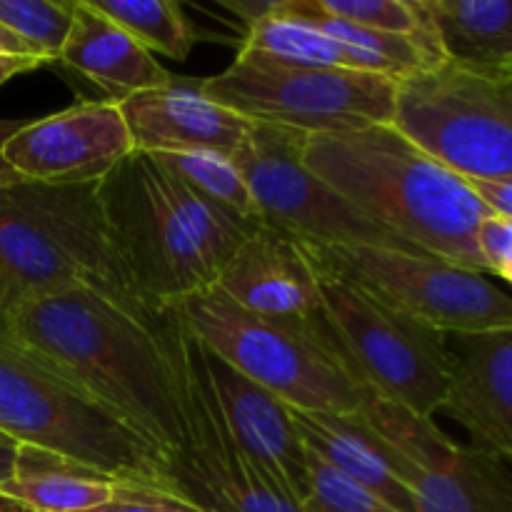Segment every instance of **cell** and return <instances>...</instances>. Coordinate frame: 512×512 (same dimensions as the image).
Listing matches in <instances>:
<instances>
[{
    "label": "cell",
    "instance_id": "obj_4",
    "mask_svg": "<svg viewBox=\"0 0 512 512\" xmlns=\"http://www.w3.org/2000/svg\"><path fill=\"white\" fill-rule=\"evenodd\" d=\"M75 285L140 303L110 240L98 183L0 185V313Z\"/></svg>",
    "mask_w": 512,
    "mask_h": 512
},
{
    "label": "cell",
    "instance_id": "obj_27",
    "mask_svg": "<svg viewBox=\"0 0 512 512\" xmlns=\"http://www.w3.org/2000/svg\"><path fill=\"white\" fill-rule=\"evenodd\" d=\"M308 450V448H305ZM303 512H398L368 488L345 478L308 450V493Z\"/></svg>",
    "mask_w": 512,
    "mask_h": 512
},
{
    "label": "cell",
    "instance_id": "obj_13",
    "mask_svg": "<svg viewBox=\"0 0 512 512\" xmlns=\"http://www.w3.org/2000/svg\"><path fill=\"white\" fill-rule=\"evenodd\" d=\"M128 153L133 145L113 100H85L18 125L0 148L13 175L45 185L98 183Z\"/></svg>",
    "mask_w": 512,
    "mask_h": 512
},
{
    "label": "cell",
    "instance_id": "obj_34",
    "mask_svg": "<svg viewBox=\"0 0 512 512\" xmlns=\"http://www.w3.org/2000/svg\"><path fill=\"white\" fill-rule=\"evenodd\" d=\"M15 128H18V123H13V120H0V148H3V143L8 140V135L13 133ZM15 180L20 178L18 175H13V170L3 163V155H0V185L15 183Z\"/></svg>",
    "mask_w": 512,
    "mask_h": 512
},
{
    "label": "cell",
    "instance_id": "obj_19",
    "mask_svg": "<svg viewBox=\"0 0 512 512\" xmlns=\"http://www.w3.org/2000/svg\"><path fill=\"white\" fill-rule=\"evenodd\" d=\"M290 413L300 440L310 453L383 498L398 512H418L413 493L360 413L330 415L295 408H290Z\"/></svg>",
    "mask_w": 512,
    "mask_h": 512
},
{
    "label": "cell",
    "instance_id": "obj_18",
    "mask_svg": "<svg viewBox=\"0 0 512 512\" xmlns=\"http://www.w3.org/2000/svg\"><path fill=\"white\" fill-rule=\"evenodd\" d=\"M58 63L100 85L113 103L133 93L163 88L173 80L148 48L100 13L90 0H75L73 28Z\"/></svg>",
    "mask_w": 512,
    "mask_h": 512
},
{
    "label": "cell",
    "instance_id": "obj_12",
    "mask_svg": "<svg viewBox=\"0 0 512 512\" xmlns=\"http://www.w3.org/2000/svg\"><path fill=\"white\" fill-rule=\"evenodd\" d=\"M360 418L413 493L418 512H512V465L450 440L433 418L370 398Z\"/></svg>",
    "mask_w": 512,
    "mask_h": 512
},
{
    "label": "cell",
    "instance_id": "obj_26",
    "mask_svg": "<svg viewBox=\"0 0 512 512\" xmlns=\"http://www.w3.org/2000/svg\"><path fill=\"white\" fill-rule=\"evenodd\" d=\"M73 13L75 0H0V25L45 63L60 60Z\"/></svg>",
    "mask_w": 512,
    "mask_h": 512
},
{
    "label": "cell",
    "instance_id": "obj_2",
    "mask_svg": "<svg viewBox=\"0 0 512 512\" xmlns=\"http://www.w3.org/2000/svg\"><path fill=\"white\" fill-rule=\"evenodd\" d=\"M303 163L405 250L488 275L478 230L495 213L395 125L308 135Z\"/></svg>",
    "mask_w": 512,
    "mask_h": 512
},
{
    "label": "cell",
    "instance_id": "obj_37",
    "mask_svg": "<svg viewBox=\"0 0 512 512\" xmlns=\"http://www.w3.org/2000/svg\"><path fill=\"white\" fill-rule=\"evenodd\" d=\"M0 440H8V438H5V435H0Z\"/></svg>",
    "mask_w": 512,
    "mask_h": 512
},
{
    "label": "cell",
    "instance_id": "obj_24",
    "mask_svg": "<svg viewBox=\"0 0 512 512\" xmlns=\"http://www.w3.org/2000/svg\"><path fill=\"white\" fill-rule=\"evenodd\" d=\"M100 13L133 35L150 53L183 63L195 45V30L173 0H90Z\"/></svg>",
    "mask_w": 512,
    "mask_h": 512
},
{
    "label": "cell",
    "instance_id": "obj_14",
    "mask_svg": "<svg viewBox=\"0 0 512 512\" xmlns=\"http://www.w3.org/2000/svg\"><path fill=\"white\" fill-rule=\"evenodd\" d=\"M448 413L473 448L512 465V330L448 333Z\"/></svg>",
    "mask_w": 512,
    "mask_h": 512
},
{
    "label": "cell",
    "instance_id": "obj_29",
    "mask_svg": "<svg viewBox=\"0 0 512 512\" xmlns=\"http://www.w3.org/2000/svg\"><path fill=\"white\" fill-rule=\"evenodd\" d=\"M478 250L485 270L512 283V220L490 215L478 230Z\"/></svg>",
    "mask_w": 512,
    "mask_h": 512
},
{
    "label": "cell",
    "instance_id": "obj_6",
    "mask_svg": "<svg viewBox=\"0 0 512 512\" xmlns=\"http://www.w3.org/2000/svg\"><path fill=\"white\" fill-rule=\"evenodd\" d=\"M0 435L95 470L123 488L168 495L165 460L110 410L0 333Z\"/></svg>",
    "mask_w": 512,
    "mask_h": 512
},
{
    "label": "cell",
    "instance_id": "obj_11",
    "mask_svg": "<svg viewBox=\"0 0 512 512\" xmlns=\"http://www.w3.org/2000/svg\"><path fill=\"white\" fill-rule=\"evenodd\" d=\"M305 140L308 135L298 130L250 123L240 148L230 155L248 183L260 220L313 245L403 248L305 168Z\"/></svg>",
    "mask_w": 512,
    "mask_h": 512
},
{
    "label": "cell",
    "instance_id": "obj_10",
    "mask_svg": "<svg viewBox=\"0 0 512 512\" xmlns=\"http://www.w3.org/2000/svg\"><path fill=\"white\" fill-rule=\"evenodd\" d=\"M305 245L323 270L438 333L512 330V295L485 273L395 245Z\"/></svg>",
    "mask_w": 512,
    "mask_h": 512
},
{
    "label": "cell",
    "instance_id": "obj_17",
    "mask_svg": "<svg viewBox=\"0 0 512 512\" xmlns=\"http://www.w3.org/2000/svg\"><path fill=\"white\" fill-rule=\"evenodd\" d=\"M133 150L150 155L215 150L233 155L250 130V120L205 98L200 83L170 80L118 100Z\"/></svg>",
    "mask_w": 512,
    "mask_h": 512
},
{
    "label": "cell",
    "instance_id": "obj_35",
    "mask_svg": "<svg viewBox=\"0 0 512 512\" xmlns=\"http://www.w3.org/2000/svg\"><path fill=\"white\" fill-rule=\"evenodd\" d=\"M0 53H5V55H30L28 50L23 48V43H20L15 35H10L8 30L3 28V25H0ZM33 58H35V55H33ZM43 63H45V60H43Z\"/></svg>",
    "mask_w": 512,
    "mask_h": 512
},
{
    "label": "cell",
    "instance_id": "obj_23",
    "mask_svg": "<svg viewBox=\"0 0 512 512\" xmlns=\"http://www.w3.org/2000/svg\"><path fill=\"white\" fill-rule=\"evenodd\" d=\"M240 50L290 68H348L338 45L298 13L293 0H275L270 13L250 25Z\"/></svg>",
    "mask_w": 512,
    "mask_h": 512
},
{
    "label": "cell",
    "instance_id": "obj_25",
    "mask_svg": "<svg viewBox=\"0 0 512 512\" xmlns=\"http://www.w3.org/2000/svg\"><path fill=\"white\" fill-rule=\"evenodd\" d=\"M155 158L195 190L213 198L215 203L225 205L243 218L263 223L248 183L230 155L215 153V150H190V153H163Z\"/></svg>",
    "mask_w": 512,
    "mask_h": 512
},
{
    "label": "cell",
    "instance_id": "obj_22",
    "mask_svg": "<svg viewBox=\"0 0 512 512\" xmlns=\"http://www.w3.org/2000/svg\"><path fill=\"white\" fill-rule=\"evenodd\" d=\"M293 5L298 13L308 15L338 45L340 53L348 60L350 70L403 80L408 75L440 68V65L448 63L433 28L425 35L380 33V30L363 28V25L348 23V20L323 13L318 8V0H293Z\"/></svg>",
    "mask_w": 512,
    "mask_h": 512
},
{
    "label": "cell",
    "instance_id": "obj_32",
    "mask_svg": "<svg viewBox=\"0 0 512 512\" xmlns=\"http://www.w3.org/2000/svg\"><path fill=\"white\" fill-rule=\"evenodd\" d=\"M40 65H48V63H43L40 58H33V55L0 53V85H5L10 78H15V75L30 73V70L40 68Z\"/></svg>",
    "mask_w": 512,
    "mask_h": 512
},
{
    "label": "cell",
    "instance_id": "obj_8",
    "mask_svg": "<svg viewBox=\"0 0 512 512\" xmlns=\"http://www.w3.org/2000/svg\"><path fill=\"white\" fill-rule=\"evenodd\" d=\"M395 83L348 68H290L240 50L223 73L200 80V90L250 123L323 135L393 125Z\"/></svg>",
    "mask_w": 512,
    "mask_h": 512
},
{
    "label": "cell",
    "instance_id": "obj_28",
    "mask_svg": "<svg viewBox=\"0 0 512 512\" xmlns=\"http://www.w3.org/2000/svg\"><path fill=\"white\" fill-rule=\"evenodd\" d=\"M318 8L333 18L395 35H425L428 18L418 0H318Z\"/></svg>",
    "mask_w": 512,
    "mask_h": 512
},
{
    "label": "cell",
    "instance_id": "obj_16",
    "mask_svg": "<svg viewBox=\"0 0 512 512\" xmlns=\"http://www.w3.org/2000/svg\"><path fill=\"white\" fill-rule=\"evenodd\" d=\"M200 340V338H198ZM200 363L218 408L240 448L303 505L308 493V450L293 423L290 405L275 398L263 385L205 348L200 340Z\"/></svg>",
    "mask_w": 512,
    "mask_h": 512
},
{
    "label": "cell",
    "instance_id": "obj_33",
    "mask_svg": "<svg viewBox=\"0 0 512 512\" xmlns=\"http://www.w3.org/2000/svg\"><path fill=\"white\" fill-rule=\"evenodd\" d=\"M15 458H18V443H13V440H0V485L13 478Z\"/></svg>",
    "mask_w": 512,
    "mask_h": 512
},
{
    "label": "cell",
    "instance_id": "obj_31",
    "mask_svg": "<svg viewBox=\"0 0 512 512\" xmlns=\"http://www.w3.org/2000/svg\"><path fill=\"white\" fill-rule=\"evenodd\" d=\"M475 193L495 215L512 220V178L510 180H468Z\"/></svg>",
    "mask_w": 512,
    "mask_h": 512
},
{
    "label": "cell",
    "instance_id": "obj_30",
    "mask_svg": "<svg viewBox=\"0 0 512 512\" xmlns=\"http://www.w3.org/2000/svg\"><path fill=\"white\" fill-rule=\"evenodd\" d=\"M90 512H200L180 500L168 498V495L150 493L140 488H123L120 485L118 495L103 508H95Z\"/></svg>",
    "mask_w": 512,
    "mask_h": 512
},
{
    "label": "cell",
    "instance_id": "obj_5",
    "mask_svg": "<svg viewBox=\"0 0 512 512\" xmlns=\"http://www.w3.org/2000/svg\"><path fill=\"white\" fill-rule=\"evenodd\" d=\"M170 308L205 348L290 408L355 415L373 398L338 350L325 318L320 323L263 318L215 283Z\"/></svg>",
    "mask_w": 512,
    "mask_h": 512
},
{
    "label": "cell",
    "instance_id": "obj_20",
    "mask_svg": "<svg viewBox=\"0 0 512 512\" xmlns=\"http://www.w3.org/2000/svg\"><path fill=\"white\" fill-rule=\"evenodd\" d=\"M445 60L512 73V0H418Z\"/></svg>",
    "mask_w": 512,
    "mask_h": 512
},
{
    "label": "cell",
    "instance_id": "obj_3",
    "mask_svg": "<svg viewBox=\"0 0 512 512\" xmlns=\"http://www.w3.org/2000/svg\"><path fill=\"white\" fill-rule=\"evenodd\" d=\"M98 198L110 240L140 303L163 310L218 280L235 250L263 223L195 190L155 155H125Z\"/></svg>",
    "mask_w": 512,
    "mask_h": 512
},
{
    "label": "cell",
    "instance_id": "obj_1",
    "mask_svg": "<svg viewBox=\"0 0 512 512\" xmlns=\"http://www.w3.org/2000/svg\"><path fill=\"white\" fill-rule=\"evenodd\" d=\"M0 333L73 380L165 465L185 453L188 428L158 310L75 285L0 313Z\"/></svg>",
    "mask_w": 512,
    "mask_h": 512
},
{
    "label": "cell",
    "instance_id": "obj_21",
    "mask_svg": "<svg viewBox=\"0 0 512 512\" xmlns=\"http://www.w3.org/2000/svg\"><path fill=\"white\" fill-rule=\"evenodd\" d=\"M120 485L95 470L33 445H18L13 478L0 495L30 512H90L118 495Z\"/></svg>",
    "mask_w": 512,
    "mask_h": 512
},
{
    "label": "cell",
    "instance_id": "obj_9",
    "mask_svg": "<svg viewBox=\"0 0 512 512\" xmlns=\"http://www.w3.org/2000/svg\"><path fill=\"white\" fill-rule=\"evenodd\" d=\"M318 270L325 325L360 383L373 398L435 418L448 398L445 335L395 313L320 265Z\"/></svg>",
    "mask_w": 512,
    "mask_h": 512
},
{
    "label": "cell",
    "instance_id": "obj_36",
    "mask_svg": "<svg viewBox=\"0 0 512 512\" xmlns=\"http://www.w3.org/2000/svg\"><path fill=\"white\" fill-rule=\"evenodd\" d=\"M0 512H30V510H25L20 503H15V500L0 495Z\"/></svg>",
    "mask_w": 512,
    "mask_h": 512
},
{
    "label": "cell",
    "instance_id": "obj_7",
    "mask_svg": "<svg viewBox=\"0 0 512 512\" xmlns=\"http://www.w3.org/2000/svg\"><path fill=\"white\" fill-rule=\"evenodd\" d=\"M393 125L465 180L512 178V75L445 63L395 83Z\"/></svg>",
    "mask_w": 512,
    "mask_h": 512
},
{
    "label": "cell",
    "instance_id": "obj_38",
    "mask_svg": "<svg viewBox=\"0 0 512 512\" xmlns=\"http://www.w3.org/2000/svg\"><path fill=\"white\" fill-rule=\"evenodd\" d=\"M510 75H512V73H510Z\"/></svg>",
    "mask_w": 512,
    "mask_h": 512
},
{
    "label": "cell",
    "instance_id": "obj_15",
    "mask_svg": "<svg viewBox=\"0 0 512 512\" xmlns=\"http://www.w3.org/2000/svg\"><path fill=\"white\" fill-rule=\"evenodd\" d=\"M225 295L263 318L320 323V270L308 245L273 225H260L215 280Z\"/></svg>",
    "mask_w": 512,
    "mask_h": 512
}]
</instances>
